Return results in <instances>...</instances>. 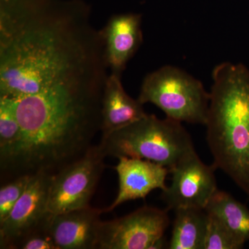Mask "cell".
<instances>
[{"mask_svg":"<svg viewBox=\"0 0 249 249\" xmlns=\"http://www.w3.org/2000/svg\"><path fill=\"white\" fill-rule=\"evenodd\" d=\"M2 1L0 99L103 94L109 76L104 40L88 9Z\"/></svg>","mask_w":249,"mask_h":249,"instance_id":"cell-1","label":"cell"},{"mask_svg":"<svg viewBox=\"0 0 249 249\" xmlns=\"http://www.w3.org/2000/svg\"><path fill=\"white\" fill-rule=\"evenodd\" d=\"M212 78L205 125L213 164L249 196V70L224 62Z\"/></svg>","mask_w":249,"mask_h":249,"instance_id":"cell-2","label":"cell"},{"mask_svg":"<svg viewBox=\"0 0 249 249\" xmlns=\"http://www.w3.org/2000/svg\"><path fill=\"white\" fill-rule=\"evenodd\" d=\"M99 143L107 157L151 160L170 171L196 151L191 135L181 123L158 119L153 114L118 129Z\"/></svg>","mask_w":249,"mask_h":249,"instance_id":"cell-3","label":"cell"},{"mask_svg":"<svg viewBox=\"0 0 249 249\" xmlns=\"http://www.w3.org/2000/svg\"><path fill=\"white\" fill-rule=\"evenodd\" d=\"M138 100L155 105L172 120L206 124L210 93L200 80L178 67L165 65L146 75Z\"/></svg>","mask_w":249,"mask_h":249,"instance_id":"cell-4","label":"cell"},{"mask_svg":"<svg viewBox=\"0 0 249 249\" xmlns=\"http://www.w3.org/2000/svg\"><path fill=\"white\" fill-rule=\"evenodd\" d=\"M107 155L100 143L52 176L48 211L52 216L90 206L105 170Z\"/></svg>","mask_w":249,"mask_h":249,"instance_id":"cell-5","label":"cell"},{"mask_svg":"<svg viewBox=\"0 0 249 249\" xmlns=\"http://www.w3.org/2000/svg\"><path fill=\"white\" fill-rule=\"evenodd\" d=\"M168 212L142 206L124 217L102 221L97 249H152L169 227Z\"/></svg>","mask_w":249,"mask_h":249,"instance_id":"cell-6","label":"cell"},{"mask_svg":"<svg viewBox=\"0 0 249 249\" xmlns=\"http://www.w3.org/2000/svg\"><path fill=\"white\" fill-rule=\"evenodd\" d=\"M52 176L43 173L32 176L9 216L0 224V249H13L24 236L49 227L53 217L48 211Z\"/></svg>","mask_w":249,"mask_h":249,"instance_id":"cell-7","label":"cell"},{"mask_svg":"<svg viewBox=\"0 0 249 249\" xmlns=\"http://www.w3.org/2000/svg\"><path fill=\"white\" fill-rule=\"evenodd\" d=\"M213 164L201 161L196 151L183 159L171 170L172 183L162 191L166 210H204L217 190Z\"/></svg>","mask_w":249,"mask_h":249,"instance_id":"cell-8","label":"cell"},{"mask_svg":"<svg viewBox=\"0 0 249 249\" xmlns=\"http://www.w3.org/2000/svg\"><path fill=\"white\" fill-rule=\"evenodd\" d=\"M114 170L119 177V192L112 204L103 209L104 213L127 201L144 199L154 190L164 191L170 173L166 167L155 162L129 157L119 158Z\"/></svg>","mask_w":249,"mask_h":249,"instance_id":"cell-9","label":"cell"},{"mask_svg":"<svg viewBox=\"0 0 249 249\" xmlns=\"http://www.w3.org/2000/svg\"><path fill=\"white\" fill-rule=\"evenodd\" d=\"M103 209L91 206L52 217L49 232L58 249H97Z\"/></svg>","mask_w":249,"mask_h":249,"instance_id":"cell-10","label":"cell"},{"mask_svg":"<svg viewBox=\"0 0 249 249\" xmlns=\"http://www.w3.org/2000/svg\"><path fill=\"white\" fill-rule=\"evenodd\" d=\"M140 14L114 15L101 29L105 44V56L111 73L122 75L129 60L142 42Z\"/></svg>","mask_w":249,"mask_h":249,"instance_id":"cell-11","label":"cell"},{"mask_svg":"<svg viewBox=\"0 0 249 249\" xmlns=\"http://www.w3.org/2000/svg\"><path fill=\"white\" fill-rule=\"evenodd\" d=\"M142 106L126 93L120 75L109 73L103 96L101 139L146 116Z\"/></svg>","mask_w":249,"mask_h":249,"instance_id":"cell-12","label":"cell"},{"mask_svg":"<svg viewBox=\"0 0 249 249\" xmlns=\"http://www.w3.org/2000/svg\"><path fill=\"white\" fill-rule=\"evenodd\" d=\"M170 249H204L209 216L205 210H175Z\"/></svg>","mask_w":249,"mask_h":249,"instance_id":"cell-13","label":"cell"},{"mask_svg":"<svg viewBox=\"0 0 249 249\" xmlns=\"http://www.w3.org/2000/svg\"><path fill=\"white\" fill-rule=\"evenodd\" d=\"M204 210L242 242L249 241V209L231 195L217 189Z\"/></svg>","mask_w":249,"mask_h":249,"instance_id":"cell-14","label":"cell"},{"mask_svg":"<svg viewBox=\"0 0 249 249\" xmlns=\"http://www.w3.org/2000/svg\"><path fill=\"white\" fill-rule=\"evenodd\" d=\"M23 136L17 118L7 103L0 100V176L1 185L7 182L16 165Z\"/></svg>","mask_w":249,"mask_h":249,"instance_id":"cell-15","label":"cell"},{"mask_svg":"<svg viewBox=\"0 0 249 249\" xmlns=\"http://www.w3.org/2000/svg\"><path fill=\"white\" fill-rule=\"evenodd\" d=\"M204 249H241L245 243L217 219L209 215Z\"/></svg>","mask_w":249,"mask_h":249,"instance_id":"cell-16","label":"cell"},{"mask_svg":"<svg viewBox=\"0 0 249 249\" xmlns=\"http://www.w3.org/2000/svg\"><path fill=\"white\" fill-rule=\"evenodd\" d=\"M32 176L24 175L1 185L0 188V224L9 216L30 182Z\"/></svg>","mask_w":249,"mask_h":249,"instance_id":"cell-17","label":"cell"},{"mask_svg":"<svg viewBox=\"0 0 249 249\" xmlns=\"http://www.w3.org/2000/svg\"><path fill=\"white\" fill-rule=\"evenodd\" d=\"M50 227V226H49ZM13 249H58L49 232V227L24 236Z\"/></svg>","mask_w":249,"mask_h":249,"instance_id":"cell-18","label":"cell"}]
</instances>
